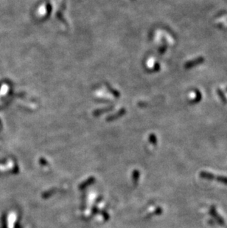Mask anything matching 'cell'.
<instances>
[{
  "label": "cell",
  "instance_id": "obj_1",
  "mask_svg": "<svg viewBox=\"0 0 227 228\" xmlns=\"http://www.w3.org/2000/svg\"><path fill=\"white\" fill-rule=\"evenodd\" d=\"M209 214L211 215V216L218 223V224L221 226L225 225V221L224 219L222 218L221 216L218 214V213L217 212V210L215 206H212L209 209Z\"/></svg>",
  "mask_w": 227,
  "mask_h": 228
},
{
  "label": "cell",
  "instance_id": "obj_3",
  "mask_svg": "<svg viewBox=\"0 0 227 228\" xmlns=\"http://www.w3.org/2000/svg\"><path fill=\"white\" fill-rule=\"evenodd\" d=\"M199 176L201 179H204L206 180H216V175L213 174V173L207 172V171H201L199 173Z\"/></svg>",
  "mask_w": 227,
  "mask_h": 228
},
{
  "label": "cell",
  "instance_id": "obj_4",
  "mask_svg": "<svg viewBox=\"0 0 227 228\" xmlns=\"http://www.w3.org/2000/svg\"><path fill=\"white\" fill-rule=\"evenodd\" d=\"M195 92H196V97H195V98L192 99V101L190 102V103H192V104L199 103V101H201V98H202V95H201V92H200L199 89H196V91Z\"/></svg>",
  "mask_w": 227,
  "mask_h": 228
},
{
  "label": "cell",
  "instance_id": "obj_5",
  "mask_svg": "<svg viewBox=\"0 0 227 228\" xmlns=\"http://www.w3.org/2000/svg\"><path fill=\"white\" fill-rule=\"evenodd\" d=\"M217 93H218V96H219L220 99H221L222 103H224V104H226V103H227V98L226 97V95H225L224 93H223V92L222 91L221 89H217Z\"/></svg>",
  "mask_w": 227,
  "mask_h": 228
},
{
  "label": "cell",
  "instance_id": "obj_7",
  "mask_svg": "<svg viewBox=\"0 0 227 228\" xmlns=\"http://www.w3.org/2000/svg\"><path fill=\"white\" fill-rule=\"evenodd\" d=\"M226 92H227V88H226Z\"/></svg>",
  "mask_w": 227,
  "mask_h": 228
},
{
  "label": "cell",
  "instance_id": "obj_6",
  "mask_svg": "<svg viewBox=\"0 0 227 228\" xmlns=\"http://www.w3.org/2000/svg\"><path fill=\"white\" fill-rule=\"evenodd\" d=\"M216 180L218 183L227 185V176H223V175H218L216 176Z\"/></svg>",
  "mask_w": 227,
  "mask_h": 228
},
{
  "label": "cell",
  "instance_id": "obj_2",
  "mask_svg": "<svg viewBox=\"0 0 227 228\" xmlns=\"http://www.w3.org/2000/svg\"><path fill=\"white\" fill-rule=\"evenodd\" d=\"M204 57H199L197 59H195L193 60L187 61V63L184 65V68L185 69H191V68L196 67V66L201 64L202 63H204Z\"/></svg>",
  "mask_w": 227,
  "mask_h": 228
}]
</instances>
